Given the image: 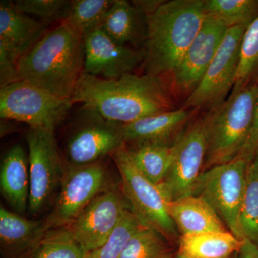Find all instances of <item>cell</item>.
<instances>
[{
  "label": "cell",
  "mask_w": 258,
  "mask_h": 258,
  "mask_svg": "<svg viewBox=\"0 0 258 258\" xmlns=\"http://www.w3.org/2000/svg\"><path fill=\"white\" fill-rule=\"evenodd\" d=\"M71 101L123 125L175 110L166 81L144 74L105 79L83 73Z\"/></svg>",
  "instance_id": "6da1fadb"
},
{
  "label": "cell",
  "mask_w": 258,
  "mask_h": 258,
  "mask_svg": "<svg viewBox=\"0 0 258 258\" xmlns=\"http://www.w3.org/2000/svg\"><path fill=\"white\" fill-rule=\"evenodd\" d=\"M205 0L164 1L146 18L144 74L167 81L205 21Z\"/></svg>",
  "instance_id": "7a4b0ae2"
},
{
  "label": "cell",
  "mask_w": 258,
  "mask_h": 258,
  "mask_svg": "<svg viewBox=\"0 0 258 258\" xmlns=\"http://www.w3.org/2000/svg\"><path fill=\"white\" fill-rule=\"evenodd\" d=\"M83 39L61 23L39 37L19 60L18 81L71 99L84 73Z\"/></svg>",
  "instance_id": "3957f363"
},
{
  "label": "cell",
  "mask_w": 258,
  "mask_h": 258,
  "mask_svg": "<svg viewBox=\"0 0 258 258\" xmlns=\"http://www.w3.org/2000/svg\"><path fill=\"white\" fill-rule=\"evenodd\" d=\"M257 98L258 83L249 84L232 90L225 101L206 113L208 139L203 171L230 162L243 152L253 125Z\"/></svg>",
  "instance_id": "277c9868"
},
{
  "label": "cell",
  "mask_w": 258,
  "mask_h": 258,
  "mask_svg": "<svg viewBox=\"0 0 258 258\" xmlns=\"http://www.w3.org/2000/svg\"><path fill=\"white\" fill-rule=\"evenodd\" d=\"M110 157L119 171L120 189L134 213L143 225L157 230L169 242L175 240L179 232L168 213V200L159 185L153 184L137 169L125 146Z\"/></svg>",
  "instance_id": "5b68a950"
},
{
  "label": "cell",
  "mask_w": 258,
  "mask_h": 258,
  "mask_svg": "<svg viewBox=\"0 0 258 258\" xmlns=\"http://www.w3.org/2000/svg\"><path fill=\"white\" fill-rule=\"evenodd\" d=\"M249 163L238 157L227 164L213 166L202 173L193 195L208 202L226 227L237 239L244 240L240 213Z\"/></svg>",
  "instance_id": "8992f818"
},
{
  "label": "cell",
  "mask_w": 258,
  "mask_h": 258,
  "mask_svg": "<svg viewBox=\"0 0 258 258\" xmlns=\"http://www.w3.org/2000/svg\"><path fill=\"white\" fill-rule=\"evenodd\" d=\"M74 104L26 81H15L0 89V116L30 125L55 130Z\"/></svg>",
  "instance_id": "52a82bcc"
},
{
  "label": "cell",
  "mask_w": 258,
  "mask_h": 258,
  "mask_svg": "<svg viewBox=\"0 0 258 258\" xmlns=\"http://www.w3.org/2000/svg\"><path fill=\"white\" fill-rule=\"evenodd\" d=\"M246 29L244 26L227 29L213 60L198 87L185 100L182 108H208L210 111L227 99L235 86Z\"/></svg>",
  "instance_id": "ba28073f"
},
{
  "label": "cell",
  "mask_w": 258,
  "mask_h": 258,
  "mask_svg": "<svg viewBox=\"0 0 258 258\" xmlns=\"http://www.w3.org/2000/svg\"><path fill=\"white\" fill-rule=\"evenodd\" d=\"M106 166L101 161L64 165L60 191L52 212L46 217L51 228L67 227L98 195L111 187Z\"/></svg>",
  "instance_id": "9c48e42d"
},
{
  "label": "cell",
  "mask_w": 258,
  "mask_h": 258,
  "mask_svg": "<svg viewBox=\"0 0 258 258\" xmlns=\"http://www.w3.org/2000/svg\"><path fill=\"white\" fill-rule=\"evenodd\" d=\"M207 139L208 122L205 114L195 118L174 144L172 163L159 184L168 202L192 195L203 171Z\"/></svg>",
  "instance_id": "30bf717a"
},
{
  "label": "cell",
  "mask_w": 258,
  "mask_h": 258,
  "mask_svg": "<svg viewBox=\"0 0 258 258\" xmlns=\"http://www.w3.org/2000/svg\"><path fill=\"white\" fill-rule=\"evenodd\" d=\"M30 171L29 210L32 215L42 211L60 184L62 162L55 130L30 128L26 137Z\"/></svg>",
  "instance_id": "8fae6325"
},
{
  "label": "cell",
  "mask_w": 258,
  "mask_h": 258,
  "mask_svg": "<svg viewBox=\"0 0 258 258\" xmlns=\"http://www.w3.org/2000/svg\"><path fill=\"white\" fill-rule=\"evenodd\" d=\"M131 209L121 189L112 186L93 200L69 226L85 252L103 245Z\"/></svg>",
  "instance_id": "7c38bea8"
},
{
  "label": "cell",
  "mask_w": 258,
  "mask_h": 258,
  "mask_svg": "<svg viewBox=\"0 0 258 258\" xmlns=\"http://www.w3.org/2000/svg\"><path fill=\"white\" fill-rule=\"evenodd\" d=\"M227 29L220 20L206 15L198 35L166 81L173 96L186 100L198 87Z\"/></svg>",
  "instance_id": "4fadbf2b"
},
{
  "label": "cell",
  "mask_w": 258,
  "mask_h": 258,
  "mask_svg": "<svg viewBox=\"0 0 258 258\" xmlns=\"http://www.w3.org/2000/svg\"><path fill=\"white\" fill-rule=\"evenodd\" d=\"M85 120L73 134L66 147L68 163L86 165L111 156L125 146L123 125L83 108Z\"/></svg>",
  "instance_id": "5bb4252c"
},
{
  "label": "cell",
  "mask_w": 258,
  "mask_h": 258,
  "mask_svg": "<svg viewBox=\"0 0 258 258\" xmlns=\"http://www.w3.org/2000/svg\"><path fill=\"white\" fill-rule=\"evenodd\" d=\"M84 42V74L105 79H116L134 74L144 60L143 49L122 45L101 28L90 32Z\"/></svg>",
  "instance_id": "9a60e30c"
},
{
  "label": "cell",
  "mask_w": 258,
  "mask_h": 258,
  "mask_svg": "<svg viewBox=\"0 0 258 258\" xmlns=\"http://www.w3.org/2000/svg\"><path fill=\"white\" fill-rule=\"evenodd\" d=\"M45 25L19 9L15 2L0 3V69L15 71L22 56L41 36Z\"/></svg>",
  "instance_id": "2e32d148"
},
{
  "label": "cell",
  "mask_w": 258,
  "mask_h": 258,
  "mask_svg": "<svg viewBox=\"0 0 258 258\" xmlns=\"http://www.w3.org/2000/svg\"><path fill=\"white\" fill-rule=\"evenodd\" d=\"M198 109L182 108L146 117L123 125L125 144H175Z\"/></svg>",
  "instance_id": "e0dca14e"
},
{
  "label": "cell",
  "mask_w": 258,
  "mask_h": 258,
  "mask_svg": "<svg viewBox=\"0 0 258 258\" xmlns=\"http://www.w3.org/2000/svg\"><path fill=\"white\" fill-rule=\"evenodd\" d=\"M51 227L46 219L32 220L0 207V249L3 258H30Z\"/></svg>",
  "instance_id": "ac0fdd59"
},
{
  "label": "cell",
  "mask_w": 258,
  "mask_h": 258,
  "mask_svg": "<svg viewBox=\"0 0 258 258\" xmlns=\"http://www.w3.org/2000/svg\"><path fill=\"white\" fill-rule=\"evenodd\" d=\"M167 211L181 235L230 232L208 202L191 195L167 202Z\"/></svg>",
  "instance_id": "d6986e66"
},
{
  "label": "cell",
  "mask_w": 258,
  "mask_h": 258,
  "mask_svg": "<svg viewBox=\"0 0 258 258\" xmlns=\"http://www.w3.org/2000/svg\"><path fill=\"white\" fill-rule=\"evenodd\" d=\"M30 186L28 156L20 144H15L2 162L0 189L13 210L21 215L29 206Z\"/></svg>",
  "instance_id": "ffe728a7"
},
{
  "label": "cell",
  "mask_w": 258,
  "mask_h": 258,
  "mask_svg": "<svg viewBox=\"0 0 258 258\" xmlns=\"http://www.w3.org/2000/svg\"><path fill=\"white\" fill-rule=\"evenodd\" d=\"M98 28L120 45L142 49L146 36V18L132 3L114 0Z\"/></svg>",
  "instance_id": "44dd1931"
},
{
  "label": "cell",
  "mask_w": 258,
  "mask_h": 258,
  "mask_svg": "<svg viewBox=\"0 0 258 258\" xmlns=\"http://www.w3.org/2000/svg\"><path fill=\"white\" fill-rule=\"evenodd\" d=\"M242 242L230 232L181 235L176 254L182 258H231Z\"/></svg>",
  "instance_id": "7402d4cb"
},
{
  "label": "cell",
  "mask_w": 258,
  "mask_h": 258,
  "mask_svg": "<svg viewBox=\"0 0 258 258\" xmlns=\"http://www.w3.org/2000/svg\"><path fill=\"white\" fill-rule=\"evenodd\" d=\"M125 147L142 174L153 184H160L172 163L174 144L142 143L125 144Z\"/></svg>",
  "instance_id": "603a6c76"
},
{
  "label": "cell",
  "mask_w": 258,
  "mask_h": 258,
  "mask_svg": "<svg viewBox=\"0 0 258 258\" xmlns=\"http://www.w3.org/2000/svg\"><path fill=\"white\" fill-rule=\"evenodd\" d=\"M114 0H73L61 23L84 38L101 25Z\"/></svg>",
  "instance_id": "cb8c5ba5"
},
{
  "label": "cell",
  "mask_w": 258,
  "mask_h": 258,
  "mask_svg": "<svg viewBox=\"0 0 258 258\" xmlns=\"http://www.w3.org/2000/svg\"><path fill=\"white\" fill-rule=\"evenodd\" d=\"M205 15L227 28L248 27L258 17V0H205Z\"/></svg>",
  "instance_id": "d4e9b609"
},
{
  "label": "cell",
  "mask_w": 258,
  "mask_h": 258,
  "mask_svg": "<svg viewBox=\"0 0 258 258\" xmlns=\"http://www.w3.org/2000/svg\"><path fill=\"white\" fill-rule=\"evenodd\" d=\"M170 243L160 232L144 225L131 237L120 258H172Z\"/></svg>",
  "instance_id": "484cf974"
},
{
  "label": "cell",
  "mask_w": 258,
  "mask_h": 258,
  "mask_svg": "<svg viewBox=\"0 0 258 258\" xmlns=\"http://www.w3.org/2000/svg\"><path fill=\"white\" fill-rule=\"evenodd\" d=\"M240 224L244 240H250L258 246V151L247 167Z\"/></svg>",
  "instance_id": "4316f807"
},
{
  "label": "cell",
  "mask_w": 258,
  "mask_h": 258,
  "mask_svg": "<svg viewBox=\"0 0 258 258\" xmlns=\"http://www.w3.org/2000/svg\"><path fill=\"white\" fill-rule=\"evenodd\" d=\"M86 252L67 227L51 228L30 258H85Z\"/></svg>",
  "instance_id": "83f0119b"
},
{
  "label": "cell",
  "mask_w": 258,
  "mask_h": 258,
  "mask_svg": "<svg viewBox=\"0 0 258 258\" xmlns=\"http://www.w3.org/2000/svg\"><path fill=\"white\" fill-rule=\"evenodd\" d=\"M253 83H258V17L244 32L233 89Z\"/></svg>",
  "instance_id": "f1b7e54d"
},
{
  "label": "cell",
  "mask_w": 258,
  "mask_h": 258,
  "mask_svg": "<svg viewBox=\"0 0 258 258\" xmlns=\"http://www.w3.org/2000/svg\"><path fill=\"white\" fill-rule=\"evenodd\" d=\"M144 225L129 209L109 239L98 248L86 252L85 258H120L131 237Z\"/></svg>",
  "instance_id": "f546056e"
},
{
  "label": "cell",
  "mask_w": 258,
  "mask_h": 258,
  "mask_svg": "<svg viewBox=\"0 0 258 258\" xmlns=\"http://www.w3.org/2000/svg\"><path fill=\"white\" fill-rule=\"evenodd\" d=\"M19 9L27 15L38 17L45 26L54 22L62 21L70 1L66 0H18L15 2Z\"/></svg>",
  "instance_id": "4dcf8cb0"
},
{
  "label": "cell",
  "mask_w": 258,
  "mask_h": 258,
  "mask_svg": "<svg viewBox=\"0 0 258 258\" xmlns=\"http://www.w3.org/2000/svg\"><path fill=\"white\" fill-rule=\"evenodd\" d=\"M258 151V98L256 106L255 115H254L253 125L251 130L248 141L244 147L243 152L239 157L244 158L250 163L255 157Z\"/></svg>",
  "instance_id": "1f68e13d"
},
{
  "label": "cell",
  "mask_w": 258,
  "mask_h": 258,
  "mask_svg": "<svg viewBox=\"0 0 258 258\" xmlns=\"http://www.w3.org/2000/svg\"><path fill=\"white\" fill-rule=\"evenodd\" d=\"M164 2L160 0H138L132 1V3L139 13L147 18L154 13Z\"/></svg>",
  "instance_id": "d6a6232c"
},
{
  "label": "cell",
  "mask_w": 258,
  "mask_h": 258,
  "mask_svg": "<svg viewBox=\"0 0 258 258\" xmlns=\"http://www.w3.org/2000/svg\"><path fill=\"white\" fill-rule=\"evenodd\" d=\"M236 258H258V246L249 240H244Z\"/></svg>",
  "instance_id": "836d02e7"
},
{
  "label": "cell",
  "mask_w": 258,
  "mask_h": 258,
  "mask_svg": "<svg viewBox=\"0 0 258 258\" xmlns=\"http://www.w3.org/2000/svg\"><path fill=\"white\" fill-rule=\"evenodd\" d=\"M172 258H182L181 257H179V256H178L177 254H176V256H174Z\"/></svg>",
  "instance_id": "e575fe53"
},
{
  "label": "cell",
  "mask_w": 258,
  "mask_h": 258,
  "mask_svg": "<svg viewBox=\"0 0 258 258\" xmlns=\"http://www.w3.org/2000/svg\"><path fill=\"white\" fill-rule=\"evenodd\" d=\"M236 255H237V253H236V254H234V255H233V256H232V257H231V258H236Z\"/></svg>",
  "instance_id": "d590c367"
}]
</instances>
